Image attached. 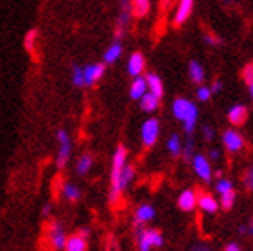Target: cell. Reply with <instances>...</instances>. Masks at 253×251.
<instances>
[{
  "instance_id": "cell-10",
  "label": "cell",
  "mask_w": 253,
  "mask_h": 251,
  "mask_svg": "<svg viewBox=\"0 0 253 251\" xmlns=\"http://www.w3.org/2000/svg\"><path fill=\"white\" fill-rule=\"evenodd\" d=\"M192 9H194V0H180L178 7H176L174 18H172V24L176 27L183 25L190 18V15H192Z\"/></svg>"
},
{
  "instance_id": "cell-37",
  "label": "cell",
  "mask_w": 253,
  "mask_h": 251,
  "mask_svg": "<svg viewBox=\"0 0 253 251\" xmlns=\"http://www.w3.org/2000/svg\"><path fill=\"white\" fill-rule=\"evenodd\" d=\"M246 185H248L250 190H253V165H252V167H250L248 176H246Z\"/></svg>"
},
{
  "instance_id": "cell-27",
  "label": "cell",
  "mask_w": 253,
  "mask_h": 251,
  "mask_svg": "<svg viewBox=\"0 0 253 251\" xmlns=\"http://www.w3.org/2000/svg\"><path fill=\"white\" fill-rule=\"evenodd\" d=\"M235 203V190H228L219 196V207L224 208V210H232Z\"/></svg>"
},
{
  "instance_id": "cell-5",
  "label": "cell",
  "mask_w": 253,
  "mask_h": 251,
  "mask_svg": "<svg viewBox=\"0 0 253 251\" xmlns=\"http://www.w3.org/2000/svg\"><path fill=\"white\" fill-rule=\"evenodd\" d=\"M160 136V121L156 117H149L140 127V140L144 147H153Z\"/></svg>"
},
{
  "instance_id": "cell-17",
  "label": "cell",
  "mask_w": 253,
  "mask_h": 251,
  "mask_svg": "<svg viewBox=\"0 0 253 251\" xmlns=\"http://www.w3.org/2000/svg\"><path fill=\"white\" fill-rule=\"evenodd\" d=\"M121 56H122L121 40H113L112 45H110V47L104 50V54H102V63H104V65H113Z\"/></svg>"
},
{
  "instance_id": "cell-13",
  "label": "cell",
  "mask_w": 253,
  "mask_h": 251,
  "mask_svg": "<svg viewBox=\"0 0 253 251\" xmlns=\"http://www.w3.org/2000/svg\"><path fill=\"white\" fill-rule=\"evenodd\" d=\"M144 68H146V58H144V54L142 52H133L131 56L127 58V63H126L127 76L138 78V76H142Z\"/></svg>"
},
{
  "instance_id": "cell-45",
  "label": "cell",
  "mask_w": 253,
  "mask_h": 251,
  "mask_svg": "<svg viewBox=\"0 0 253 251\" xmlns=\"http://www.w3.org/2000/svg\"><path fill=\"white\" fill-rule=\"evenodd\" d=\"M224 4H232V2H234V0H223Z\"/></svg>"
},
{
  "instance_id": "cell-3",
  "label": "cell",
  "mask_w": 253,
  "mask_h": 251,
  "mask_svg": "<svg viewBox=\"0 0 253 251\" xmlns=\"http://www.w3.org/2000/svg\"><path fill=\"white\" fill-rule=\"evenodd\" d=\"M136 246L138 251H151L164 246V235L156 228H142L136 232Z\"/></svg>"
},
{
  "instance_id": "cell-18",
  "label": "cell",
  "mask_w": 253,
  "mask_h": 251,
  "mask_svg": "<svg viewBox=\"0 0 253 251\" xmlns=\"http://www.w3.org/2000/svg\"><path fill=\"white\" fill-rule=\"evenodd\" d=\"M156 215V210L155 207H151V205H140V207L136 208V212H135V222L140 226V224H146V222H151L153 219H155Z\"/></svg>"
},
{
  "instance_id": "cell-31",
  "label": "cell",
  "mask_w": 253,
  "mask_h": 251,
  "mask_svg": "<svg viewBox=\"0 0 253 251\" xmlns=\"http://www.w3.org/2000/svg\"><path fill=\"white\" fill-rule=\"evenodd\" d=\"M196 97H198V101L207 102V101H210V97H212V90H210V86H205V84H198V90H196Z\"/></svg>"
},
{
  "instance_id": "cell-14",
  "label": "cell",
  "mask_w": 253,
  "mask_h": 251,
  "mask_svg": "<svg viewBox=\"0 0 253 251\" xmlns=\"http://www.w3.org/2000/svg\"><path fill=\"white\" fill-rule=\"evenodd\" d=\"M248 119V108L244 104H234L228 110V122L232 126H243Z\"/></svg>"
},
{
  "instance_id": "cell-26",
  "label": "cell",
  "mask_w": 253,
  "mask_h": 251,
  "mask_svg": "<svg viewBox=\"0 0 253 251\" xmlns=\"http://www.w3.org/2000/svg\"><path fill=\"white\" fill-rule=\"evenodd\" d=\"M133 179H135V169H133L129 164H126V167L122 169V176H121V187H122V190H126V188L133 183Z\"/></svg>"
},
{
  "instance_id": "cell-24",
  "label": "cell",
  "mask_w": 253,
  "mask_h": 251,
  "mask_svg": "<svg viewBox=\"0 0 253 251\" xmlns=\"http://www.w3.org/2000/svg\"><path fill=\"white\" fill-rule=\"evenodd\" d=\"M63 198L67 199V201L76 203V201H79V198H81V188L74 183H63Z\"/></svg>"
},
{
  "instance_id": "cell-19",
  "label": "cell",
  "mask_w": 253,
  "mask_h": 251,
  "mask_svg": "<svg viewBox=\"0 0 253 251\" xmlns=\"http://www.w3.org/2000/svg\"><path fill=\"white\" fill-rule=\"evenodd\" d=\"M147 92V83L144 76H138V78H133L131 86H129V97L133 101H140L142 95Z\"/></svg>"
},
{
  "instance_id": "cell-2",
  "label": "cell",
  "mask_w": 253,
  "mask_h": 251,
  "mask_svg": "<svg viewBox=\"0 0 253 251\" xmlns=\"http://www.w3.org/2000/svg\"><path fill=\"white\" fill-rule=\"evenodd\" d=\"M126 164H127V149L124 145H117L115 151H113L112 174H110V201L112 203H117L119 198L124 192L121 187V176H122V169L126 167Z\"/></svg>"
},
{
  "instance_id": "cell-40",
  "label": "cell",
  "mask_w": 253,
  "mask_h": 251,
  "mask_svg": "<svg viewBox=\"0 0 253 251\" xmlns=\"http://www.w3.org/2000/svg\"><path fill=\"white\" fill-rule=\"evenodd\" d=\"M190 251H212L210 248H207L205 244H196V246H192V250Z\"/></svg>"
},
{
  "instance_id": "cell-28",
  "label": "cell",
  "mask_w": 253,
  "mask_h": 251,
  "mask_svg": "<svg viewBox=\"0 0 253 251\" xmlns=\"http://www.w3.org/2000/svg\"><path fill=\"white\" fill-rule=\"evenodd\" d=\"M72 83L74 86L83 88L84 86V68L79 67V65H74L72 67Z\"/></svg>"
},
{
  "instance_id": "cell-36",
  "label": "cell",
  "mask_w": 253,
  "mask_h": 251,
  "mask_svg": "<svg viewBox=\"0 0 253 251\" xmlns=\"http://www.w3.org/2000/svg\"><path fill=\"white\" fill-rule=\"evenodd\" d=\"M210 90H212V93H219L221 90H223V83L217 79V81L212 83V86H210Z\"/></svg>"
},
{
  "instance_id": "cell-38",
  "label": "cell",
  "mask_w": 253,
  "mask_h": 251,
  "mask_svg": "<svg viewBox=\"0 0 253 251\" xmlns=\"http://www.w3.org/2000/svg\"><path fill=\"white\" fill-rule=\"evenodd\" d=\"M223 251H243L241 248H239V244H235V242H230L228 246H224Z\"/></svg>"
},
{
  "instance_id": "cell-46",
  "label": "cell",
  "mask_w": 253,
  "mask_h": 251,
  "mask_svg": "<svg viewBox=\"0 0 253 251\" xmlns=\"http://www.w3.org/2000/svg\"><path fill=\"white\" fill-rule=\"evenodd\" d=\"M108 251H112V250H108Z\"/></svg>"
},
{
  "instance_id": "cell-39",
  "label": "cell",
  "mask_w": 253,
  "mask_h": 251,
  "mask_svg": "<svg viewBox=\"0 0 253 251\" xmlns=\"http://www.w3.org/2000/svg\"><path fill=\"white\" fill-rule=\"evenodd\" d=\"M209 160L210 162H217V160H219V151L217 149H212L209 153Z\"/></svg>"
},
{
  "instance_id": "cell-16",
  "label": "cell",
  "mask_w": 253,
  "mask_h": 251,
  "mask_svg": "<svg viewBox=\"0 0 253 251\" xmlns=\"http://www.w3.org/2000/svg\"><path fill=\"white\" fill-rule=\"evenodd\" d=\"M63 251H88V239L79 233H74V235L67 237Z\"/></svg>"
},
{
  "instance_id": "cell-7",
  "label": "cell",
  "mask_w": 253,
  "mask_h": 251,
  "mask_svg": "<svg viewBox=\"0 0 253 251\" xmlns=\"http://www.w3.org/2000/svg\"><path fill=\"white\" fill-rule=\"evenodd\" d=\"M190 162H192V169H194L196 176H198L201 181H205V183H210V181H212V172H214V169H212V164H210L209 156L201 155V153H196Z\"/></svg>"
},
{
  "instance_id": "cell-6",
  "label": "cell",
  "mask_w": 253,
  "mask_h": 251,
  "mask_svg": "<svg viewBox=\"0 0 253 251\" xmlns=\"http://www.w3.org/2000/svg\"><path fill=\"white\" fill-rule=\"evenodd\" d=\"M67 233H65L61 222L58 221H50L49 226H47V242L49 246L56 251H63L65 242H67Z\"/></svg>"
},
{
  "instance_id": "cell-35",
  "label": "cell",
  "mask_w": 253,
  "mask_h": 251,
  "mask_svg": "<svg viewBox=\"0 0 253 251\" xmlns=\"http://www.w3.org/2000/svg\"><path fill=\"white\" fill-rule=\"evenodd\" d=\"M205 42L209 45H221V40L217 38L215 34H207V36H205Z\"/></svg>"
},
{
  "instance_id": "cell-32",
  "label": "cell",
  "mask_w": 253,
  "mask_h": 251,
  "mask_svg": "<svg viewBox=\"0 0 253 251\" xmlns=\"http://www.w3.org/2000/svg\"><path fill=\"white\" fill-rule=\"evenodd\" d=\"M243 79L246 84H250L253 81V63H250V65H246L243 68Z\"/></svg>"
},
{
  "instance_id": "cell-33",
  "label": "cell",
  "mask_w": 253,
  "mask_h": 251,
  "mask_svg": "<svg viewBox=\"0 0 253 251\" xmlns=\"http://www.w3.org/2000/svg\"><path fill=\"white\" fill-rule=\"evenodd\" d=\"M185 160H192V156L196 155L194 153V140H192V138H189V140H187V144H185ZM183 151H181V153H183Z\"/></svg>"
},
{
  "instance_id": "cell-25",
  "label": "cell",
  "mask_w": 253,
  "mask_h": 251,
  "mask_svg": "<svg viewBox=\"0 0 253 251\" xmlns=\"http://www.w3.org/2000/svg\"><path fill=\"white\" fill-rule=\"evenodd\" d=\"M92 165H93L92 155H81L78 160V164H76V172H78L79 176H84L88 170L92 169Z\"/></svg>"
},
{
  "instance_id": "cell-23",
  "label": "cell",
  "mask_w": 253,
  "mask_h": 251,
  "mask_svg": "<svg viewBox=\"0 0 253 251\" xmlns=\"http://www.w3.org/2000/svg\"><path fill=\"white\" fill-rule=\"evenodd\" d=\"M151 9V0H131V11L135 16H146Z\"/></svg>"
},
{
  "instance_id": "cell-41",
  "label": "cell",
  "mask_w": 253,
  "mask_h": 251,
  "mask_svg": "<svg viewBox=\"0 0 253 251\" xmlns=\"http://www.w3.org/2000/svg\"><path fill=\"white\" fill-rule=\"evenodd\" d=\"M50 210H52V207H50V203H47V205H43V208H42V213L47 217V215H50Z\"/></svg>"
},
{
  "instance_id": "cell-1",
  "label": "cell",
  "mask_w": 253,
  "mask_h": 251,
  "mask_svg": "<svg viewBox=\"0 0 253 251\" xmlns=\"http://www.w3.org/2000/svg\"><path fill=\"white\" fill-rule=\"evenodd\" d=\"M172 115L183 124V131L187 135H192L198 124V117H200V110L196 106V102L185 97H178L172 101Z\"/></svg>"
},
{
  "instance_id": "cell-21",
  "label": "cell",
  "mask_w": 253,
  "mask_h": 251,
  "mask_svg": "<svg viewBox=\"0 0 253 251\" xmlns=\"http://www.w3.org/2000/svg\"><path fill=\"white\" fill-rule=\"evenodd\" d=\"M189 78L196 84H201L205 81V68L200 61H190L189 63Z\"/></svg>"
},
{
  "instance_id": "cell-20",
  "label": "cell",
  "mask_w": 253,
  "mask_h": 251,
  "mask_svg": "<svg viewBox=\"0 0 253 251\" xmlns=\"http://www.w3.org/2000/svg\"><path fill=\"white\" fill-rule=\"evenodd\" d=\"M158 106H160V99H158L156 95H153L151 92H146L144 95H142L140 110L144 111V113H153V111L158 110Z\"/></svg>"
},
{
  "instance_id": "cell-11",
  "label": "cell",
  "mask_w": 253,
  "mask_h": 251,
  "mask_svg": "<svg viewBox=\"0 0 253 251\" xmlns=\"http://www.w3.org/2000/svg\"><path fill=\"white\" fill-rule=\"evenodd\" d=\"M198 207L207 215H215L217 210H219V199H215L212 194L200 192L198 194Z\"/></svg>"
},
{
  "instance_id": "cell-42",
  "label": "cell",
  "mask_w": 253,
  "mask_h": 251,
  "mask_svg": "<svg viewBox=\"0 0 253 251\" xmlns=\"http://www.w3.org/2000/svg\"><path fill=\"white\" fill-rule=\"evenodd\" d=\"M79 235H83V237H86V239H88V237H90V230H88V228H81V230H79Z\"/></svg>"
},
{
  "instance_id": "cell-34",
  "label": "cell",
  "mask_w": 253,
  "mask_h": 251,
  "mask_svg": "<svg viewBox=\"0 0 253 251\" xmlns=\"http://www.w3.org/2000/svg\"><path fill=\"white\" fill-rule=\"evenodd\" d=\"M201 133H203V138H205V140H207V142L214 140L215 131L212 129V126H203V129H201Z\"/></svg>"
},
{
  "instance_id": "cell-29",
  "label": "cell",
  "mask_w": 253,
  "mask_h": 251,
  "mask_svg": "<svg viewBox=\"0 0 253 251\" xmlns=\"http://www.w3.org/2000/svg\"><path fill=\"white\" fill-rule=\"evenodd\" d=\"M228 190H234V181L228 178H219L217 181H215V192L219 194H224L228 192Z\"/></svg>"
},
{
  "instance_id": "cell-44",
  "label": "cell",
  "mask_w": 253,
  "mask_h": 251,
  "mask_svg": "<svg viewBox=\"0 0 253 251\" xmlns=\"http://www.w3.org/2000/svg\"><path fill=\"white\" fill-rule=\"evenodd\" d=\"M160 2H162V5H164V7H167V5L170 4V0H160Z\"/></svg>"
},
{
  "instance_id": "cell-43",
  "label": "cell",
  "mask_w": 253,
  "mask_h": 251,
  "mask_svg": "<svg viewBox=\"0 0 253 251\" xmlns=\"http://www.w3.org/2000/svg\"><path fill=\"white\" fill-rule=\"evenodd\" d=\"M248 90H250V95H252V101H253V81L248 84Z\"/></svg>"
},
{
  "instance_id": "cell-22",
  "label": "cell",
  "mask_w": 253,
  "mask_h": 251,
  "mask_svg": "<svg viewBox=\"0 0 253 251\" xmlns=\"http://www.w3.org/2000/svg\"><path fill=\"white\" fill-rule=\"evenodd\" d=\"M167 151H169L170 156H180L181 151H183V144H181V138L178 133H172L167 140Z\"/></svg>"
},
{
  "instance_id": "cell-8",
  "label": "cell",
  "mask_w": 253,
  "mask_h": 251,
  "mask_svg": "<svg viewBox=\"0 0 253 251\" xmlns=\"http://www.w3.org/2000/svg\"><path fill=\"white\" fill-rule=\"evenodd\" d=\"M223 145L228 153L235 155V153H239V151H243L244 136L235 129H226V131H223Z\"/></svg>"
},
{
  "instance_id": "cell-15",
  "label": "cell",
  "mask_w": 253,
  "mask_h": 251,
  "mask_svg": "<svg viewBox=\"0 0 253 251\" xmlns=\"http://www.w3.org/2000/svg\"><path fill=\"white\" fill-rule=\"evenodd\" d=\"M144 78H146V83H147V92H151L153 95L162 99V97H164V83H162L160 76L155 72H147Z\"/></svg>"
},
{
  "instance_id": "cell-12",
  "label": "cell",
  "mask_w": 253,
  "mask_h": 251,
  "mask_svg": "<svg viewBox=\"0 0 253 251\" xmlns=\"http://www.w3.org/2000/svg\"><path fill=\"white\" fill-rule=\"evenodd\" d=\"M178 207L181 212H192L198 207V192L194 188H185L178 196Z\"/></svg>"
},
{
  "instance_id": "cell-30",
  "label": "cell",
  "mask_w": 253,
  "mask_h": 251,
  "mask_svg": "<svg viewBox=\"0 0 253 251\" xmlns=\"http://www.w3.org/2000/svg\"><path fill=\"white\" fill-rule=\"evenodd\" d=\"M36 40H38V31H29L25 34V50L27 52H34V47H36Z\"/></svg>"
},
{
  "instance_id": "cell-4",
  "label": "cell",
  "mask_w": 253,
  "mask_h": 251,
  "mask_svg": "<svg viewBox=\"0 0 253 251\" xmlns=\"http://www.w3.org/2000/svg\"><path fill=\"white\" fill-rule=\"evenodd\" d=\"M56 138H58L59 144L58 156H56V167L58 169H65V165L68 164L70 155H72V140H70V135H68L67 129H58Z\"/></svg>"
},
{
  "instance_id": "cell-9",
  "label": "cell",
  "mask_w": 253,
  "mask_h": 251,
  "mask_svg": "<svg viewBox=\"0 0 253 251\" xmlns=\"http://www.w3.org/2000/svg\"><path fill=\"white\" fill-rule=\"evenodd\" d=\"M84 68V86H93L97 81H101L104 72H106V65L104 63H90Z\"/></svg>"
}]
</instances>
